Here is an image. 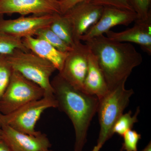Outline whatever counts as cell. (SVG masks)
<instances>
[{"label":"cell","mask_w":151,"mask_h":151,"mask_svg":"<svg viewBox=\"0 0 151 151\" xmlns=\"http://www.w3.org/2000/svg\"><path fill=\"white\" fill-rule=\"evenodd\" d=\"M84 42L97 56L109 90L126 83L142 62V55L132 44L113 41L103 35Z\"/></svg>","instance_id":"cell-1"},{"label":"cell","mask_w":151,"mask_h":151,"mask_svg":"<svg viewBox=\"0 0 151 151\" xmlns=\"http://www.w3.org/2000/svg\"><path fill=\"white\" fill-rule=\"evenodd\" d=\"M51 84L57 108L65 113L73 124L75 134L73 151H83L89 126L98 110L99 99L76 89L58 73Z\"/></svg>","instance_id":"cell-2"},{"label":"cell","mask_w":151,"mask_h":151,"mask_svg":"<svg viewBox=\"0 0 151 151\" xmlns=\"http://www.w3.org/2000/svg\"><path fill=\"white\" fill-rule=\"evenodd\" d=\"M4 55L13 70L43 89L44 96H54L50 78L57 70L51 63L29 50L18 49L11 54Z\"/></svg>","instance_id":"cell-3"},{"label":"cell","mask_w":151,"mask_h":151,"mask_svg":"<svg viewBox=\"0 0 151 151\" xmlns=\"http://www.w3.org/2000/svg\"><path fill=\"white\" fill-rule=\"evenodd\" d=\"M134 94L133 89H126L124 83L109 90L104 97L99 99L97 112L100 130L97 145L101 148L113 136V126L123 114Z\"/></svg>","instance_id":"cell-4"},{"label":"cell","mask_w":151,"mask_h":151,"mask_svg":"<svg viewBox=\"0 0 151 151\" xmlns=\"http://www.w3.org/2000/svg\"><path fill=\"white\" fill-rule=\"evenodd\" d=\"M44 95L42 87L13 69L8 86L0 100V113L7 115Z\"/></svg>","instance_id":"cell-5"},{"label":"cell","mask_w":151,"mask_h":151,"mask_svg":"<svg viewBox=\"0 0 151 151\" xmlns=\"http://www.w3.org/2000/svg\"><path fill=\"white\" fill-rule=\"evenodd\" d=\"M55 96H44L41 99L27 103L12 112L2 115L1 125H6L19 132L36 135L40 132L35 126L42 114L47 109L57 108Z\"/></svg>","instance_id":"cell-6"},{"label":"cell","mask_w":151,"mask_h":151,"mask_svg":"<svg viewBox=\"0 0 151 151\" xmlns=\"http://www.w3.org/2000/svg\"><path fill=\"white\" fill-rule=\"evenodd\" d=\"M89 48L81 42L76 44L68 53L62 69L58 74L76 89L83 91L87 73Z\"/></svg>","instance_id":"cell-7"},{"label":"cell","mask_w":151,"mask_h":151,"mask_svg":"<svg viewBox=\"0 0 151 151\" xmlns=\"http://www.w3.org/2000/svg\"><path fill=\"white\" fill-rule=\"evenodd\" d=\"M104 7L91 1L79 3L63 14L72 28L74 43L80 42V37L100 18Z\"/></svg>","instance_id":"cell-8"},{"label":"cell","mask_w":151,"mask_h":151,"mask_svg":"<svg viewBox=\"0 0 151 151\" xmlns=\"http://www.w3.org/2000/svg\"><path fill=\"white\" fill-rule=\"evenodd\" d=\"M62 14L58 0H0V15Z\"/></svg>","instance_id":"cell-9"},{"label":"cell","mask_w":151,"mask_h":151,"mask_svg":"<svg viewBox=\"0 0 151 151\" xmlns=\"http://www.w3.org/2000/svg\"><path fill=\"white\" fill-rule=\"evenodd\" d=\"M57 14L22 16L13 19H4L3 17L0 19V32L22 39L35 36L38 30L49 26Z\"/></svg>","instance_id":"cell-10"},{"label":"cell","mask_w":151,"mask_h":151,"mask_svg":"<svg viewBox=\"0 0 151 151\" xmlns=\"http://www.w3.org/2000/svg\"><path fill=\"white\" fill-rule=\"evenodd\" d=\"M137 19V14L134 11L104 7L103 13L98 21L87 30L80 37V40L85 42L103 35L116 26H128Z\"/></svg>","instance_id":"cell-11"},{"label":"cell","mask_w":151,"mask_h":151,"mask_svg":"<svg viewBox=\"0 0 151 151\" xmlns=\"http://www.w3.org/2000/svg\"><path fill=\"white\" fill-rule=\"evenodd\" d=\"M2 140L11 151H42L51 147L52 145L45 134H28L19 132L7 125L1 126Z\"/></svg>","instance_id":"cell-12"},{"label":"cell","mask_w":151,"mask_h":151,"mask_svg":"<svg viewBox=\"0 0 151 151\" xmlns=\"http://www.w3.org/2000/svg\"><path fill=\"white\" fill-rule=\"evenodd\" d=\"M134 27L120 32L109 30L107 37L113 41L134 43L145 52L151 54V17L146 21L136 20Z\"/></svg>","instance_id":"cell-13"},{"label":"cell","mask_w":151,"mask_h":151,"mask_svg":"<svg viewBox=\"0 0 151 151\" xmlns=\"http://www.w3.org/2000/svg\"><path fill=\"white\" fill-rule=\"evenodd\" d=\"M87 60V73L84 80L83 91L96 96L99 100L104 97L109 90L98 64L97 56L89 48Z\"/></svg>","instance_id":"cell-14"},{"label":"cell","mask_w":151,"mask_h":151,"mask_svg":"<svg viewBox=\"0 0 151 151\" xmlns=\"http://www.w3.org/2000/svg\"><path fill=\"white\" fill-rule=\"evenodd\" d=\"M22 40L28 50L51 63L59 72L62 69L68 52L59 51L46 41L36 37H27Z\"/></svg>","instance_id":"cell-15"},{"label":"cell","mask_w":151,"mask_h":151,"mask_svg":"<svg viewBox=\"0 0 151 151\" xmlns=\"http://www.w3.org/2000/svg\"><path fill=\"white\" fill-rule=\"evenodd\" d=\"M49 27L68 46L73 47L75 45L71 25L64 15H57Z\"/></svg>","instance_id":"cell-16"},{"label":"cell","mask_w":151,"mask_h":151,"mask_svg":"<svg viewBox=\"0 0 151 151\" xmlns=\"http://www.w3.org/2000/svg\"><path fill=\"white\" fill-rule=\"evenodd\" d=\"M140 112V108L138 107L133 116H132L131 111L121 115L113 126L112 129L113 135L116 134L122 137L126 132L132 129L135 123L138 122L137 117Z\"/></svg>","instance_id":"cell-17"},{"label":"cell","mask_w":151,"mask_h":151,"mask_svg":"<svg viewBox=\"0 0 151 151\" xmlns=\"http://www.w3.org/2000/svg\"><path fill=\"white\" fill-rule=\"evenodd\" d=\"M28 51L21 38L0 32V54H11L16 49Z\"/></svg>","instance_id":"cell-18"},{"label":"cell","mask_w":151,"mask_h":151,"mask_svg":"<svg viewBox=\"0 0 151 151\" xmlns=\"http://www.w3.org/2000/svg\"><path fill=\"white\" fill-rule=\"evenodd\" d=\"M35 36L46 41L57 49L63 52H68L72 49V47L65 43L50 29L49 26L40 29L36 32Z\"/></svg>","instance_id":"cell-19"},{"label":"cell","mask_w":151,"mask_h":151,"mask_svg":"<svg viewBox=\"0 0 151 151\" xmlns=\"http://www.w3.org/2000/svg\"><path fill=\"white\" fill-rule=\"evenodd\" d=\"M12 71L4 55L0 54V100L8 86Z\"/></svg>","instance_id":"cell-20"},{"label":"cell","mask_w":151,"mask_h":151,"mask_svg":"<svg viewBox=\"0 0 151 151\" xmlns=\"http://www.w3.org/2000/svg\"><path fill=\"white\" fill-rule=\"evenodd\" d=\"M130 4L137 15V20L146 21L151 17V0H130Z\"/></svg>","instance_id":"cell-21"},{"label":"cell","mask_w":151,"mask_h":151,"mask_svg":"<svg viewBox=\"0 0 151 151\" xmlns=\"http://www.w3.org/2000/svg\"><path fill=\"white\" fill-rule=\"evenodd\" d=\"M124 142L121 151H138V144L141 139V135L135 130L130 129L123 137Z\"/></svg>","instance_id":"cell-22"},{"label":"cell","mask_w":151,"mask_h":151,"mask_svg":"<svg viewBox=\"0 0 151 151\" xmlns=\"http://www.w3.org/2000/svg\"><path fill=\"white\" fill-rule=\"evenodd\" d=\"M90 1L103 7H111L134 12L130 4V0H90Z\"/></svg>","instance_id":"cell-23"},{"label":"cell","mask_w":151,"mask_h":151,"mask_svg":"<svg viewBox=\"0 0 151 151\" xmlns=\"http://www.w3.org/2000/svg\"><path fill=\"white\" fill-rule=\"evenodd\" d=\"M90 0H60V7L62 15L77 4L84 1H90Z\"/></svg>","instance_id":"cell-24"},{"label":"cell","mask_w":151,"mask_h":151,"mask_svg":"<svg viewBox=\"0 0 151 151\" xmlns=\"http://www.w3.org/2000/svg\"><path fill=\"white\" fill-rule=\"evenodd\" d=\"M0 151H11L6 144L2 139L0 140Z\"/></svg>","instance_id":"cell-25"},{"label":"cell","mask_w":151,"mask_h":151,"mask_svg":"<svg viewBox=\"0 0 151 151\" xmlns=\"http://www.w3.org/2000/svg\"><path fill=\"white\" fill-rule=\"evenodd\" d=\"M140 151H151V142L150 141L147 145Z\"/></svg>","instance_id":"cell-26"},{"label":"cell","mask_w":151,"mask_h":151,"mask_svg":"<svg viewBox=\"0 0 151 151\" xmlns=\"http://www.w3.org/2000/svg\"><path fill=\"white\" fill-rule=\"evenodd\" d=\"M101 149L100 147H99V146H97V145L94 146L92 151H100Z\"/></svg>","instance_id":"cell-27"},{"label":"cell","mask_w":151,"mask_h":151,"mask_svg":"<svg viewBox=\"0 0 151 151\" xmlns=\"http://www.w3.org/2000/svg\"><path fill=\"white\" fill-rule=\"evenodd\" d=\"M2 139V131L0 127V140Z\"/></svg>","instance_id":"cell-28"},{"label":"cell","mask_w":151,"mask_h":151,"mask_svg":"<svg viewBox=\"0 0 151 151\" xmlns=\"http://www.w3.org/2000/svg\"><path fill=\"white\" fill-rule=\"evenodd\" d=\"M2 114L0 113V127H1V125L2 123Z\"/></svg>","instance_id":"cell-29"},{"label":"cell","mask_w":151,"mask_h":151,"mask_svg":"<svg viewBox=\"0 0 151 151\" xmlns=\"http://www.w3.org/2000/svg\"><path fill=\"white\" fill-rule=\"evenodd\" d=\"M42 151H53L52 150H50V149H47V150H43Z\"/></svg>","instance_id":"cell-30"},{"label":"cell","mask_w":151,"mask_h":151,"mask_svg":"<svg viewBox=\"0 0 151 151\" xmlns=\"http://www.w3.org/2000/svg\"><path fill=\"white\" fill-rule=\"evenodd\" d=\"M4 17V16L0 15V19Z\"/></svg>","instance_id":"cell-31"},{"label":"cell","mask_w":151,"mask_h":151,"mask_svg":"<svg viewBox=\"0 0 151 151\" xmlns=\"http://www.w3.org/2000/svg\"><path fill=\"white\" fill-rule=\"evenodd\" d=\"M58 1H60V0H58Z\"/></svg>","instance_id":"cell-32"}]
</instances>
